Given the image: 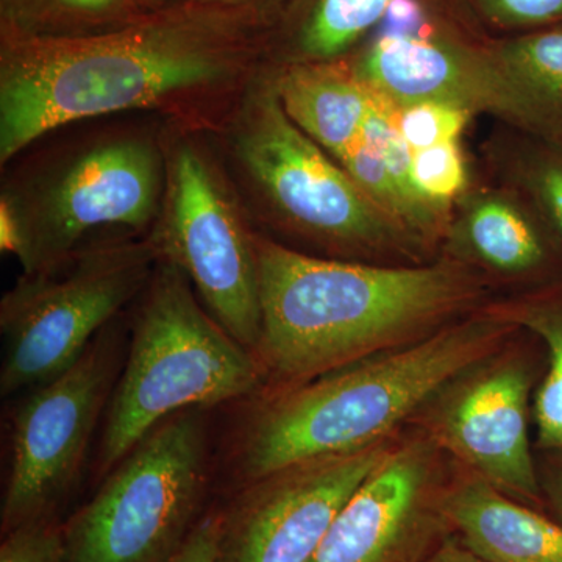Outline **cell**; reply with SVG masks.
<instances>
[{"instance_id": "6da1fadb", "label": "cell", "mask_w": 562, "mask_h": 562, "mask_svg": "<svg viewBox=\"0 0 562 562\" xmlns=\"http://www.w3.org/2000/svg\"><path fill=\"white\" fill-rule=\"evenodd\" d=\"M258 11L173 0L116 31L2 40L0 162L74 122L121 111L190 116L246 85Z\"/></svg>"}, {"instance_id": "7a4b0ae2", "label": "cell", "mask_w": 562, "mask_h": 562, "mask_svg": "<svg viewBox=\"0 0 562 562\" xmlns=\"http://www.w3.org/2000/svg\"><path fill=\"white\" fill-rule=\"evenodd\" d=\"M255 250L261 299L255 355L265 373L291 384L425 338L482 292L453 262L383 268L322 260L260 236Z\"/></svg>"}, {"instance_id": "3957f363", "label": "cell", "mask_w": 562, "mask_h": 562, "mask_svg": "<svg viewBox=\"0 0 562 562\" xmlns=\"http://www.w3.org/2000/svg\"><path fill=\"white\" fill-rule=\"evenodd\" d=\"M513 328L486 313L292 384L262 406L244 435V479L384 442L432 395L491 358Z\"/></svg>"}, {"instance_id": "277c9868", "label": "cell", "mask_w": 562, "mask_h": 562, "mask_svg": "<svg viewBox=\"0 0 562 562\" xmlns=\"http://www.w3.org/2000/svg\"><path fill=\"white\" fill-rule=\"evenodd\" d=\"M265 369L195 299L177 266L158 261L110 398L99 465L109 473L161 422L251 394Z\"/></svg>"}, {"instance_id": "5b68a950", "label": "cell", "mask_w": 562, "mask_h": 562, "mask_svg": "<svg viewBox=\"0 0 562 562\" xmlns=\"http://www.w3.org/2000/svg\"><path fill=\"white\" fill-rule=\"evenodd\" d=\"M158 261L147 236L80 247L54 268L22 273L0 303L2 397L69 369L103 325L144 294Z\"/></svg>"}, {"instance_id": "8992f818", "label": "cell", "mask_w": 562, "mask_h": 562, "mask_svg": "<svg viewBox=\"0 0 562 562\" xmlns=\"http://www.w3.org/2000/svg\"><path fill=\"white\" fill-rule=\"evenodd\" d=\"M166 160L151 139L124 136L92 144L0 201V247L24 273L54 268L101 227L143 231L160 216Z\"/></svg>"}, {"instance_id": "52a82bcc", "label": "cell", "mask_w": 562, "mask_h": 562, "mask_svg": "<svg viewBox=\"0 0 562 562\" xmlns=\"http://www.w3.org/2000/svg\"><path fill=\"white\" fill-rule=\"evenodd\" d=\"M65 527V562H166L194 527L206 439L192 412L169 417L106 473Z\"/></svg>"}, {"instance_id": "ba28073f", "label": "cell", "mask_w": 562, "mask_h": 562, "mask_svg": "<svg viewBox=\"0 0 562 562\" xmlns=\"http://www.w3.org/2000/svg\"><path fill=\"white\" fill-rule=\"evenodd\" d=\"M150 239L161 261L180 269L222 327L246 349L261 335L255 235L244 227L220 173L191 143L166 160V190Z\"/></svg>"}, {"instance_id": "9c48e42d", "label": "cell", "mask_w": 562, "mask_h": 562, "mask_svg": "<svg viewBox=\"0 0 562 562\" xmlns=\"http://www.w3.org/2000/svg\"><path fill=\"white\" fill-rule=\"evenodd\" d=\"M243 111L239 161L295 227L351 247H382L408 236L290 120L276 85L251 95Z\"/></svg>"}, {"instance_id": "30bf717a", "label": "cell", "mask_w": 562, "mask_h": 562, "mask_svg": "<svg viewBox=\"0 0 562 562\" xmlns=\"http://www.w3.org/2000/svg\"><path fill=\"white\" fill-rule=\"evenodd\" d=\"M116 350L99 339L50 382L27 391L18 406L2 498L3 535L52 519L76 482L116 382Z\"/></svg>"}, {"instance_id": "8fae6325", "label": "cell", "mask_w": 562, "mask_h": 562, "mask_svg": "<svg viewBox=\"0 0 562 562\" xmlns=\"http://www.w3.org/2000/svg\"><path fill=\"white\" fill-rule=\"evenodd\" d=\"M387 450L386 442L376 443L250 482L231 513L222 514L220 562H308Z\"/></svg>"}, {"instance_id": "7c38bea8", "label": "cell", "mask_w": 562, "mask_h": 562, "mask_svg": "<svg viewBox=\"0 0 562 562\" xmlns=\"http://www.w3.org/2000/svg\"><path fill=\"white\" fill-rule=\"evenodd\" d=\"M432 462L427 442L387 450L308 562H419L436 525H443Z\"/></svg>"}, {"instance_id": "4fadbf2b", "label": "cell", "mask_w": 562, "mask_h": 562, "mask_svg": "<svg viewBox=\"0 0 562 562\" xmlns=\"http://www.w3.org/2000/svg\"><path fill=\"white\" fill-rule=\"evenodd\" d=\"M530 376L520 362L476 369L447 395L431 420L432 439L508 495L538 501L528 435Z\"/></svg>"}, {"instance_id": "5bb4252c", "label": "cell", "mask_w": 562, "mask_h": 562, "mask_svg": "<svg viewBox=\"0 0 562 562\" xmlns=\"http://www.w3.org/2000/svg\"><path fill=\"white\" fill-rule=\"evenodd\" d=\"M353 74L401 109L439 102L472 113L491 111L547 138L541 113L501 63L449 44L420 36H383Z\"/></svg>"}, {"instance_id": "9a60e30c", "label": "cell", "mask_w": 562, "mask_h": 562, "mask_svg": "<svg viewBox=\"0 0 562 562\" xmlns=\"http://www.w3.org/2000/svg\"><path fill=\"white\" fill-rule=\"evenodd\" d=\"M439 514L465 547L490 562H562V524L479 475L439 495Z\"/></svg>"}, {"instance_id": "2e32d148", "label": "cell", "mask_w": 562, "mask_h": 562, "mask_svg": "<svg viewBox=\"0 0 562 562\" xmlns=\"http://www.w3.org/2000/svg\"><path fill=\"white\" fill-rule=\"evenodd\" d=\"M276 91L290 120L336 160L362 138L372 91L355 74L322 61L295 65Z\"/></svg>"}, {"instance_id": "e0dca14e", "label": "cell", "mask_w": 562, "mask_h": 562, "mask_svg": "<svg viewBox=\"0 0 562 562\" xmlns=\"http://www.w3.org/2000/svg\"><path fill=\"white\" fill-rule=\"evenodd\" d=\"M173 0H0L2 40L77 38L116 31Z\"/></svg>"}, {"instance_id": "ac0fdd59", "label": "cell", "mask_w": 562, "mask_h": 562, "mask_svg": "<svg viewBox=\"0 0 562 562\" xmlns=\"http://www.w3.org/2000/svg\"><path fill=\"white\" fill-rule=\"evenodd\" d=\"M462 236L472 254L497 271H530L546 257L538 228L505 199L484 198L473 203L462 222Z\"/></svg>"}, {"instance_id": "d6986e66", "label": "cell", "mask_w": 562, "mask_h": 562, "mask_svg": "<svg viewBox=\"0 0 562 562\" xmlns=\"http://www.w3.org/2000/svg\"><path fill=\"white\" fill-rule=\"evenodd\" d=\"M487 313L528 328L546 342L549 371L535 397V419L543 449L562 450V302L503 303Z\"/></svg>"}, {"instance_id": "ffe728a7", "label": "cell", "mask_w": 562, "mask_h": 562, "mask_svg": "<svg viewBox=\"0 0 562 562\" xmlns=\"http://www.w3.org/2000/svg\"><path fill=\"white\" fill-rule=\"evenodd\" d=\"M497 61L530 95L547 139L562 144V31L513 41Z\"/></svg>"}, {"instance_id": "44dd1931", "label": "cell", "mask_w": 562, "mask_h": 562, "mask_svg": "<svg viewBox=\"0 0 562 562\" xmlns=\"http://www.w3.org/2000/svg\"><path fill=\"white\" fill-rule=\"evenodd\" d=\"M398 113L401 109L394 102L372 91L371 106L362 125L361 139L380 155L406 201L412 203L431 225L432 231L438 233L442 227V210L446 205L428 201L414 184L413 149L403 138L398 127Z\"/></svg>"}, {"instance_id": "7402d4cb", "label": "cell", "mask_w": 562, "mask_h": 562, "mask_svg": "<svg viewBox=\"0 0 562 562\" xmlns=\"http://www.w3.org/2000/svg\"><path fill=\"white\" fill-rule=\"evenodd\" d=\"M392 0H319L301 36V47L314 61L330 60L362 33L382 21Z\"/></svg>"}, {"instance_id": "603a6c76", "label": "cell", "mask_w": 562, "mask_h": 562, "mask_svg": "<svg viewBox=\"0 0 562 562\" xmlns=\"http://www.w3.org/2000/svg\"><path fill=\"white\" fill-rule=\"evenodd\" d=\"M338 161L366 195L406 235L416 238L438 235L419 211L406 201L380 155L364 140H358Z\"/></svg>"}, {"instance_id": "cb8c5ba5", "label": "cell", "mask_w": 562, "mask_h": 562, "mask_svg": "<svg viewBox=\"0 0 562 562\" xmlns=\"http://www.w3.org/2000/svg\"><path fill=\"white\" fill-rule=\"evenodd\" d=\"M413 180L428 201L446 205L457 198L468 183L464 158L457 140L414 150Z\"/></svg>"}, {"instance_id": "d4e9b609", "label": "cell", "mask_w": 562, "mask_h": 562, "mask_svg": "<svg viewBox=\"0 0 562 562\" xmlns=\"http://www.w3.org/2000/svg\"><path fill=\"white\" fill-rule=\"evenodd\" d=\"M471 114L472 111L449 103H414L401 109L398 127L413 151L422 150L457 140L471 120Z\"/></svg>"}, {"instance_id": "484cf974", "label": "cell", "mask_w": 562, "mask_h": 562, "mask_svg": "<svg viewBox=\"0 0 562 562\" xmlns=\"http://www.w3.org/2000/svg\"><path fill=\"white\" fill-rule=\"evenodd\" d=\"M0 562H65V527L44 519L5 532Z\"/></svg>"}, {"instance_id": "4316f807", "label": "cell", "mask_w": 562, "mask_h": 562, "mask_svg": "<svg viewBox=\"0 0 562 562\" xmlns=\"http://www.w3.org/2000/svg\"><path fill=\"white\" fill-rule=\"evenodd\" d=\"M221 536L222 514L203 516L166 562H220Z\"/></svg>"}, {"instance_id": "83f0119b", "label": "cell", "mask_w": 562, "mask_h": 562, "mask_svg": "<svg viewBox=\"0 0 562 562\" xmlns=\"http://www.w3.org/2000/svg\"><path fill=\"white\" fill-rule=\"evenodd\" d=\"M532 188L547 216L562 235V154L549 155L536 166Z\"/></svg>"}, {"instance_id": "f1b7e54d", "label": "cell", "mask_w": 562, "mask_h": 562, "mask_svg": "<svg viewBox=\"0 0 562 562\" xmlns=\"http://www.w3.org/2000/svg\"><path fill=\"white\" fill-rule=\"evenodd\" d=\"M497 20L512 24H541L562 16V0H484Z\"/></svg>"}, {"instance_id": "f546056e", "label": "cell", "mask_w": 562, "mask_h": 562, "mask_svg": "<svg viewBox=\"0 0 562 562\" xmlns=\"http://www.w3.org/2000/svg\"><path fill=\"white\" fill-rule=\"evenodd\" d=\"M383 36H419L424 13L417 0H392L383 18Z\"/></svg>"}, {"instance_id": "4dcf8cb0", "label": "cell", "mask_w": 562, "mask_h": 562, "mask_svg": "<svg viewBox=\"0 0 562 562\" xmlns=\"http://www.w3.org/2000/svg\"><path fill=\"white\" fill-rule=\"evenodd\" d=\"M419 562H490L484 560L458 538L443 539L435 550L425 554Z\"/></svg>"}, {"instance_id": "1f68e13d", "label": "cell", "mask_w": 562, "mask_h": 562, "mask_svg": "<svg viewBox=\"0 0 562 562\" xmlns=\"http://www.w3.org/2000/svg\"><path fill=\"white\" fill-rule=\"evenodd\" d=\"M549 494L552 498L554 512H557L562 524V471L558 472V475H554V479L550 482Z\"/></svg>"}, {"instance_id": "d6a6232c", "label": "cell", "mask_w": 562, "mask_h": 562, "mask_svg": "<svg viewBox=\"0 0 562 562\" xmlns=\"http://www.w3.org/2000/svg\"><path fill=\"white\" fill-rule=\"evenodd\" d=\"M192 2L217 3V5L239 7V9L260 11L258 9L260 0H192Z\"/></svg>"}]
</instances>
